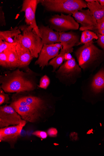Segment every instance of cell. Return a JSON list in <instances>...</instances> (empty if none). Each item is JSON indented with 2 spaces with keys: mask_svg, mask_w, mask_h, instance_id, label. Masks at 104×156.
<instances>
[{
  "mask_svg": "<svg viewBox=\"0 0 104 156\" xmlns=\"http://www.w3.org/2000/svg\"><path fill=\"white\" fill-rule=\"evenodd\" d=\"M70 137L73 140H77L78 138V135L75 133H72L70 135Z\"/></svg>",
  "mask_w": 104,
  "mask_h": 156,
  "instance_id": "obj_33",
  "label": "cell"
},
{
  "mask_svg": "<svg viewBox=\"0 0 104 156\" xmlns=\"http://www.w3.org/2000/svg\"><path fill=\"white\" fill-rule=\"evenodd\" d=\"M9 100V98L7 94L4 93L3 90L1 88L0 90V105H1L4 103H8Z\"/></svg>",
  "mask_w": 104,
  "mask_h": 156,
  "instance_id": "obj_25",
  "label": "cell"
},
{
  "mask_svg": "<svg viewBox=\"0 0 104 156\" xmlns=\"http://www.w3.org/2000/svg\"><path fill=\"white\" fill-rule=\"evenodd\" d=\"M6 25L5 13L3 10V7H0V25L2 26Z\"/></svg>",
  "mask_w": 104,
  "mask_h": 156,
  "instance_id": "obj_26",
  "label": "cell"
},
{
  "mask_svg": "<svg viewBox=\"0 0 104 156\" xmlns=\"http://www.w3.org/2000/svg\"><path fill=\"white\" fill-rule=\"evenodd\" d=\"M73 57L70 53L67 52L65 53L64 56V61H66L71 59Z\"/></svg>",
  "mask_w": 104,
  "mask_h": 156,
  "instance_id": "obj_32",
  "label": "cell"
},
{
  "mask_svg": "<svg viewBox=\"0 0 104 156\" xmlns=\"http://www.w3.org/2000/svg\"><path fill=\"white\" fill-rule=\"evenodd\" d=\"M15 110L11 105L0 108V127L3 128L11 125H18L26 123L22 120Z\"/></svg>",
  "mask_w": 104,
  "mask_h": 156,
  "instance_id": "obj_8",
  "label": "cell"
},
{
  "mask_svg": "<svg viewBox=\"0 0 104 156\" xmlns=\"http://www.w3.org/2000/svg\"><path fill=\"white\" fill-rule=\"evenodd\" d=\"M80 38L78 34L72 31L59 33L60 43L63 46V49L65 50L73 51V47L78 46Z\"/></svg>",
  "mask_w": 104,
  "mask_h": 156,
  "instance_id": "obj_14",
  "label": "cell"
},
{
  "mask_svg": "<svg viewBox=\"0 0 104 156\" xmlns=\"http://www.w3.org/2000/svg\"><path fill=\"white\" fill-rule=\"evenodd\" d=\"M40 3L47 11L71 16L73 12L87 8V3L83 0H40Z\"/></svg>",
  "mask_w": 104,
  "mask_h": 156,
  "instance_id": "obj_3",
  "label": "cell"
},
{
  "mask_svg": "<svg viewBox=\"0 0 104 156\" xmlns=\"http://www.w3.org/2000/svg\"><path fill=\"white\" fill-rule=\"evenodd\" d=\"M17 43L10 44L7 49L8 54L9 69H14L19 68L20 61L19 56L16 50Z\"/></svg>",
  "mask_w": 104,
  "mask_h": 156,
  "instance_id": "obj_19",
  "label": "cell"
},
{
  "mask_svg": "<svg viewBox=\"0 0 104 156\" xmlns=\"http://www.w3.org/2000/svg\"><path fill=\"white\" fill-rule=\"evenodd\" d=\"M13 106H30L42 112L47 109L48 105L46 101L39 97L29 95L18 98L11 104Z\"/></svg>",
  "mask_w": 104,
  "mask_h": 156,
  "instance_id": "obj_10",
  "label": "cell"
},
{
  "mask_svg": "<svg viewBox=\"0 0 104 156\" xmlns=\"http://www.w3.org/2000/svg\"><path fill=\"white\" fill-rule=\"evenodd\" d=\"M49 27L59 33L79 29V24L71 15H55L49 20Z\"/></svg>",
  "mask_w": 104,
  "mask_h": 156,
  "instance_id": "obj_6",
  "label": "cell"
},
{
  "mask_svg": "<svg viewBox=\"0 0 104 156\" xmlns=\"http://www.w3.org/2000/svg\"><path fill=\"white\" fill-rule=\"evenodd\" d=\"M86 2H92L97 1V0H85Z\"/></svg>",
  "mask_w": 104,
  "mask_h": 156,
  "instance_id": "obj_35",
  "label": "cell"
},
{
  "mask_svg": "<svg viewBox=\"0 0 104 156\" xmlns=\"http://www.w3.org/2000/svg\"><path fill=\"white\" fill-rule=\"evenodd\" d=\"M98 37L96 33L89 30L82 31L80 38V41L78 46L89 43L93 39L97 40Z\"/></svg>",
  "mask_w": 104,
  "mask_h": 156,
  "instance_id": "obj_22",
  "label": "cell"
},
{
  "mask_svg": "<svg viewBox=\"0 0 104 156\" xmlns=\"http://www.w3.org/2000/svg\"><path fill=\"white\" fill-rule=\"evenodd\" d=\"M33 134L42 139H46L48 136V133L46 132L40 131H36Z\"/></svg>",
  "mask_w": 104,
  "mask_h": 156,
  "instance_id": "obj_29",
  "label": "cell"
},
{
  "mask_svg": "<svg viewBox=\"0 0 104 156\" xmlns=\"http://www.w3.org/2000/svg\"><path fill=\"white\" fill-rule=\"evenodd\" d=\"M87 3V8L97 21L104 17V6H102L98 1Z\"/></svg>",
  "mask_w": 104,
  "mask_h": 156,
  "instance_id": "obj_20",
  "label": "cell"
},
{
  "mask_svg": "<svg viewBox=\"0 0 104 156\" xmlns=\"http://www.w3.org/2000/svg\"><path fill=\"white\" fill-rule=\"evenodd\" d=\"M60 50L61 49L57 47L56 44L44 45L38 58L35 62V65H39L41 70H43L46 66H48L50 60L59 54Z\"/></svg>",
  "mask_w": 104,
  "mask_h": 156,
  "instance_id": "obj_12",
  "label": "cell"
},
{
  "mask_svg": "<svg viewBox=\"0 0 104 156\" xmlns=\"http://www.w3.org/2000/svg\"><path fill=\"white\" fill-rule=\"evenodd\" d=\"M16 48L20 61L18 68H27L34 58L30 51L23 45L19 36Z\"/></svg>",
  "mask_w": 104,
  "mask_h": 156,
  "instance_id": "obj_16",
  "label": "cell"
},
{
  "mask_svg": "<svg viewBox=\"0 0 104 156\" xmlns=\"http://www.w3.org/2000/svg\"><path fill=\"white\" fill-rule=\"evenodd\" d=\"M97 22L98 23L97 29L95 32L99 30H104V17L99 21H97Z\"/></svg>",
  "mask_w": 104,
  "mask_h": 156,
  "instance_id": "obj_31",
  "label": "cell"
},
{
  "mask_svg": "<svg viewBox=\"0 0 104 156\" xmlns=\"http://www.w3.org/2000/svg\"><path fill=\"white\" fill-rule=\"evenodd\" d=\"M98 39L97 41V43L98 44L104 51V35H102L98 34H96Z\"/></svg>",
  "mask_w": 104,
  "mask_h": 156,
  "instance_id": "obj_27",
  "label": "cell"
},
{
  "mask_svg": "<svg viewBox=\"0 0 104 156\" xmlns=\"http://www.w3.org/2000/svg\"><path fill=\"white\" fill-rule=\"evenodd\" d=\"M39 29L43 45H50L60 42L59 33L54 31L49 26L41 25Z\"/></svg>",
  "mask_w": 104,
  "mask_h": 156,
  "instance_id": "obj_15",
  "label": "cell"
},
{
  "mask_svg": "<svg viewBox=\"0 0 104 156\" xmlns=\"http://www.w3.org/2000/svg\"><path fill=\"white\" fill-rule=\"evenodd\" d=\"M47 133L50 137H55L57 136L58 131L56 129L51 128L48 130Z\"/></svg>",
  "mask_w": 104,
  "mask_h": 156,
  "instance_id": "obj_30",
  "label": "cell"
},
{
  "mask_svg": "<svg viewBox=\"0 0 104 156\" xmlns=\"http://www.w3.org/2000/svg\"><path fill=\"white\" fill-rule=\"evenodd\" d=\"M39 76L28 67L25 72L20 68L12 72H6L0 76L1 88L7 93L34 91L37 86Z\"/></svg>",
  "mask_w": 104,
  "mask_h": 156,
  "instance_id": "obj_1",
  "label": "cell"
},
{
  "mask_svg": "<svg viewBox=\"0 0 104 156\" xmlns=\"http://www.w3.org/2000/svg\"><path fill=\"white\" fill-rule=\"evenodd\" d=\"M26 123L16 126L5 127L0 130V141L14 143L20 136L21 131Z\"/></svg>",
  "mask_w": 104,
  "mask_h": 156,
  "instance_id": "obj_13",
  "label": "cell"
},
{
  "mask_svg": "<svg viewBox=\"0 0 104 156\" xmlns=\"http://www.w3.org/2000/svg\"><path fill=\"white\" fill-rule=\"evenodd\" d=\"M10 44L8 43L7 42L0 39V53L7 49Z\"/></svg>",
  "mask_w": 104,
  "mask_h": 156,
  "instance_id": "obj_28",
  "label": "cell"
},
{
  "mask_svg": "<svg viewBox=\"0 0 104 156\" xmlns=\"http://www.w3.org/2000/svg\"><path fill=\"white\" fill-rule=\"evenodd\" d=\"M23 119L34 122L41 116V111L30 106H13Z\"/></svg>",
  "mask_w": 104,
  "mask_h": 156,
  "instance_id": "obj_17",
  "label": "cell"
},
{
  "mask_svg": "<svg viewBox=\"0 0 104 156\" xmlns=\"http://www.w3.org/2000/svg\"><path fill=\"white\" fill-rule=\"evenodd\" d=\"M39 3H40V0H24L20 12H25L26 24L32 27L41 37L39 27L37 25L35 18L36 12Z\"/></svg>",
  "mask_w": 104,
  "mask_h": 156,
  "instance_id": "obj_9",
  "label": "cell"
},
{
  "mask_svg": "<svg viewBox=\"0 0 104 156\" xmlns=\"http://www.w3.org/2000/svg\"><path fill=\"white\" fill-rule=\"evenodd\" d=\"M98 1L102 6H104V0H98Z\"/></svg>",
  "mask_w": 104,
  "mask_h": 156,
  "instance_id": "obj_34",
  "label": "cell"
},
{
  "mask_svg": "<svg viewBox=\"0 0 104 156\" xmlns=\"http://www.w3.org/2000/svg\"><path fill=\"white\" fill-rule=\"evenodd\" d=\"M75 55L84 71H92L104 61V51L96 46L93 41L81 47L75 52Z\"/></svg>",
  "mask_w": 104,
  "mask_h": 156,
  "instance_id": "obj_2",
  "label": "cell"
},
{
  "mask_svg": "<svg viewBox=\"0 0 104 156\" xmlns=\"http://www.w3.org/2000/svg\"><path fill=\"white\" fill-rule=\"evenodd\" d=\"M73 51V50L67 51L62 49L59 54L55 58L52 59L48 63V66H51L53 67L52 73H55L56 70L60 67L64 61V56L67 52L71 53Z\"/></svg>",
  "mask_w": 104,
  "mask_h": 156,
  "instance_id": "obj_21",
  "label": "cell"
},
{
  "mask_svg": "<svg viewBox=\"0 0 104 156\" xmlns=\"http://www.w3.org/2000/svg\"><path fill=\"white\" fill-rule=\"evenodd\" d=\"M50 80L49 77L46 75H45L41 78L39 85L38 87L41 88L47 89L50 84Z\"/></svg>",
  "mask_w": 104,
  "mask_h": 156,
  "instance_id": "obj_24",
  "label": "cell"
},
{
  "mask_svg": "<svg viewBox=\"0 0 104 156\" xmlns=\"http://www.w3.org/2000/svg\"><path fill=\"white\" fill-rule=\"evenodd\" d=\"M72 16L78 23L81 24L79 28L80 31H96L97 21L88 9L74 11L72 12Z\"/></svg>",
  "mask_w": 104,
  "mask_h": 156,
  "instance_id": "obj_7",
  "label": "cell"
},
{
  "mask_svg": "<svg viewBox=\"0 0 104 156\" xmlns=\"http://www.w3.org/2000/svg\"><path fill=\"white\" fill-rule=\"evenodd\" d=\"M19 28L23 34L19 36L22 44L30 51L33 58H38L44 45L41 39L30 26L22 25Z\"/></svg>",
  "mask_w": 104,
  "mask_h": 156,
  "instance_id": "obj_5",
  "label": "cell"
},
{
  "mask_svg": "<svg viewBox=\"0 0 104 156\" xmlns=\"http://www.w3.org/2000/svg\"><path fill=\"white\" fill-rule=\"evenodd\" d=\"M0 65L3 67L9 69L7 49L0 53Z\"/></svg>",
  "mask_w": 104,
  "mask_h": 156,
  "instance_id": "obj_23",
  "label": "cell"
},
{
  "mask_svg": "<svg viewBox=\"0 0 104 156\" xmlns=\"http://www.w3.org/2000/svg\"><path fill=\"white\" fill-rule=\"evenodd\" d=\"M55 73L56 78L66 86L75 84L82 77L81 68L73 58L65 61Z\"/></svg>",
  "mask_w": 104,
  "mask_h": 156,
  "instance_id": "obj_4",
  "label": "cell"
},
{
  "mask_svg": "<svg viewBox=\"0 0 104 156\" xmlns=\"http://www.w3.org/2000/svg\"><path fill=\"white\" fill-rule=\"evenodd\" d=\"M84 86L87 87L93 94L96 95L104 92V67L94 75L84 80Z\"/></svg>",
  "mask_w": 104,
  "mask_h": 156,
  "instance_id": "obj_11",
  "label": "cell"
},
{
  "mask_svg": "<svg viewBox=\"0 0 104 156\" xmlns=\"http://www.w3.org/2000/svg\"><path fill=\"white\" fill-rule=\"evenodd\" d=\"M21 34V30L16 26L9 30L0 31V39L9 44L16 43Z\"/></svg>",
  "mask_w": 104,
  "mask_h": 156,
  "instance_id": "obj_18",
  "label": "cell"
}]
</instances>
